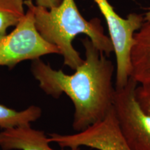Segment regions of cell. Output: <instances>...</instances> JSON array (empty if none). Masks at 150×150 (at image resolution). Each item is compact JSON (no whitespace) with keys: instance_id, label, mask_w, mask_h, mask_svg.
Listing matches in <instances>:
<instances>
[{"instance_id":"1","label":"cell","mask_w":150,"mask_h":150,"mask_svg":"<svg viewBox=\"0 0 150 150\" xmlns=\"http://www.w3.org/2000/svg\"><path fill=\"white\" fill-rule=\"evenodd\" d=\"M81 42L86 59L74 74L54 70L40 59L31 64L33 76L44 93L54 98L64 93L72 100L74 106L72 127L78 132L106 117L113 107L115 92L112 62L88 37Z\"/></svg>"},{"instance_id":"2","label":"cell","mask_w":150,"mask_h":150,"mask_svg":"<svg viewBox=\"0 0 150 150\" xmlns=\"http://www.w3.org/2000/svg\"><path fill=\"white\" fill-rule=\"evenodd\" d=\"M24 5L33 11L37 30L47 42L59 48L64 65L75 70L83 63L80 54L72 45L76 35L85 34L99 51L108 56L114 52L110 38L104 33L98 18L86 20L74 0H62L51 8L35 5L32 0H25Z\"/></svg>"},{"instance_id":"3","label":"cell","mask_w":150,"mask_h":150,"mask_svg":"<svg viewBox=\"0 0 150 150\" xmlns=\"http://www.w3.org/2000/svg\"><path fill=\"white\" fill-rule=\"evenodd\" d=\"M52 54H60L59 48L38 32L34 15L29 8L15 29L0 38V66L9 70L24 61H34Z\"/></svg>"},{"instance_id":"4","label":"cell","mask_w":150,"mask_h":150,"mask_svg":"<svg viewBox=\"0 0 150 150\" xmlns=\"http://www.w3.org/2000/svg\"><path fill=\"white\" fill-rule=\"evenodd\" d=\"M108 26L109 38L116 57L115 88L126 85L131 74V50L135 33L145 22L144 16L132 13L127 18L119 16L108 0H93Z\"/></svg>"},{"instance_id":"5","label":"cell","mask_w":150,"mask_h":150,"mask_svg":"<svg viewBox=\"0 0 150 150\" xmlns=\"http://www.w3.org/2000/svg\"><path fill=\"white\" fill-rule=\"evenodd\" d=\"M138 82L131 76L122 88H115L113 109L120 129L134 150H150V116L135 98Z\"/></svg>"},{"instance_id":"6","label":"cell","mask_w":150,"mask_h":150,"mask_svg":"<svg viewBox=\"0 0 150 150\" xmlns=\"http://www.w3.org/2000/svg\"><path fill=\"white\" fill-rule=\"evenodd\" d=\"M50 142L62 148L81 146L97 150H134L124 138L120 129L113 107L102 120L74 134H50Z\"/></svg>"},{"instance_id":"7","label":"cell","mask_w":150,"mask_h":150,"mask_svg":"<svg viewBox=\"0 0 150 150\" xmlns=\"http://www.w3.org/2000/svg\"><path fill=\"white\" fill-rule=\"evenodd\" d=\"M50 142L45 131L31 128L30 125L0 131V148L2 150H55L50 147ZM66 150H80V147Z\"/></svg>"},{"instance_id":"8","label":"cell","mask_w":150,"mask_h":150,"mask_svg":"<svg viewBox=\"0 0 150 150\" xmlns=\"http://www.w3.org/2000/svg\"><path fill=\"white\" fill-rule=\"evenodd\" d=\"M131 50V76L138 83H150V22L135 33Z\"/></svg>"},{"instance_id":"9","label":"cell","mask_w":150,"mask_h":150,"mask_svg":"<svg viewBox=\"0 0 150 150\" xmlns=\"http://www.w3.org/2000/svg\"><path fill=\"white\" fill-rule=\"evenodd\" d=\"M42 110L31 106L22 110H16L0 104V129L4 130L13 127L30 125L40 117Z\"/></svg>"},{"instance_id":"10","label":"cell","mask_w":150,"mask_h":150,"mask_svg":"<svg viewBox=\"0 0 150 150\" xmlns=\"http://www.w3.org/2000/svg\"><path fill=\"white\" fill-rule=\"evenodd\" d=\"M25 0H0V38L7 29L16 27L23 18Z\"/></svg>"},{"instance_id":"11","label":"cell","mask_w":150,"mask_h":150,"mask_svg":"<svg viewBox=\"0 0 150 150\" xmlns=\"http://www.w3.org/2000/svg\"><path fill=\"white\" fill-rule=\"evenodd\" d=\"M134 94L136 102L142 111L150 116V83H138Z\"/></svg>"},{"instance_id":"12","label":"cell","mask_w":150,"mask_h":150,"mask_svg":"<svg viewBox=\"0 0 150 150\" xmlns=\"http://www.w3.org/2000/svg\"><path fill=\"white\" fill-rule=\"evenodd\" d=\"M61 1L62 0H36L35 5L46 8H51L59 6L61 4Z\"/></svg>"},{"instance_id":"13","label":"cell","mask_w":150,"mask_h":150,"mask_svg":"<svg viewBox=\"0 0 150 150\" xmlns=\"http://www.w3.org/2000/svg\"><path fill=\"white\" fill-rule=\"evenodd\" d=\"M144 20L145 22H150V7L147 8V11L144 15Z\"/></svg>"}]
</instances>
